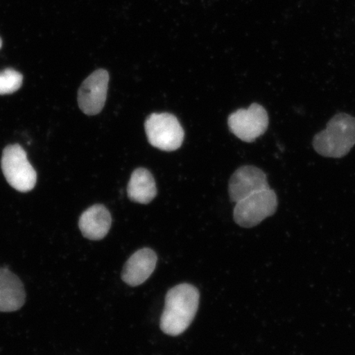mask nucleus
<instances>
[{
    "label": "nucleus",
    "instance_id": "obj_1",
    "mask_svg": "<svg viewBox=\"0 0 355 355\" xmlns=\"http://www.w3.org/2000/svg\"><path fill=\"white\" fill-rule=\"evenodd\" d=\"M199 292L189 284L168 291L159 327L166 335L176 336L188 329L198 312Z\"/></svg>",
    "mask_w": 355,
    "mask_h": 355
},
{
    "label": "nucleus",
    "instance_id": "obj_2",
    "mask_svg": "<svg viewBox=\"0 0 355 355\" xmlns=\"http://www.w3.org/2000/svg\"><path fill=\"white\" fill-rule=\"evenodd\" d=\"M313 145L322 157H345L355 145V118L345 113L337 114L326 130L314 137Z\"/></svg>",
    "mask_w": 355,
    "mask_h": 355
},
{
    "label": "nucleus",
    "instance_id": "obj_3",
    "mask_svg": "<svg viewBox=\"0 0 355 355\" xmlns=\"http://www.w3.org/2000/svg\"><path fill=\"white\" fill-rule=\"evenodd\" d=\"M1 167L4 177L13 189L21 193H28L35 188L37 172L20 145H10L4 148Z\"/></svg>",
    "mask_w": 355,
    "mask_h": 355
},
{
    "label": "nucleus",
    "instance_id": "obj_4",
    "mask_svg": "<svg viewBox=\"0 0 355 355\" xmlns=\"http://www.w3.org/2000/svg\"><path fill=\"white\" fill-rule=\"evenodd\" d=\"M145 130L149 144L165 152H173L183 144L184 131L174 114H150L145 122Z\"/></svg>",
    "mask_w": 355,
    "mask_h": 355
},
{
    "label": "nucleus",
    "instance_id": "obj_5",
    "mask_svg": "<svg viewBox=\"0 0 355 355\" xmlns=\"http://www.w3.org/2000/svg\"><path fill=\"white\" fill-rule=\"evenodd\" d=\"M277 205V196L273 190L260 191L236 202L234 211V221L241 227H254L272 216Z\"/></svg>",
    "mask_w": 355,
    "mask_h": 355
},
{
    "label": "nucleus",
    "instance_id": "obj_6",
    "mask_svg": "<svg viewBox=\"0 0 355 355\" xmlns=\"http://www.w3.org/2000/svg\"><path fill=\"white\" fill-rule=\"evenodd\" d=\"M228 125L230 132L246 143H252L263 135L269 125L268 112L259 104L235 111L230 115Z\"/></svg>",
    "mask_w": 355,
    "mask_h": 355
},
{
    "label": "nucleus",
    "instance_id": "obj_7",
    "mask_svg": "<svg viewBox=\"0 0 355 355\" xmlns=\"http://www.w3.org/2000/svg\"><path fill=\"white\" fill-rule=\"evenodd\" d=\"M110 76L105 69L96 70L85 79L78 90L79 108L84 114L96 115L104 108Z\"/></svg>",
    "mask_w": 355,
    "mask_h": 355
},
{
    "label": "nucleus",
    "instance_id": "obj_8",
    "mask_svg": "<svg viewBox=\"0 0 355 355\" xmlns=\"http://www.w3.org/2000/svg\"><path fill=\"white\" fill-rule=\"evenodd\" d=\"M270 189L265 173L259 168L245 166L239 168L230 178L229 194L234 202L250 195Z\"/></svg>",
    "mask_w": 355,
    "mask_h": 355
},
{
    "label": "nucleus",
    "instance_id": "obj_9",
    "mask_svg": "<svg viewBox=\"0 0 355 355\" xmlns=\"http://www.w3.org/2000/svg\"><path fill=\"white\" fill-rule=\"evenodd\" d=\"M157 263V256L150 248L137 251L123 266V281L133 287L141 285L153 273Z\"/></svg>",
    "mask_w": 355,
    "mask_h": 355
},
{
    "label": "nucleus",
    "instance_id": "obj_10",
    "mask_svg": "<svg viewBox=\"0 0 355 355\" xmlns=\"http://www.w3.org/2000/svg\"><path fill=\"white\" fill-rule=\"evenodd\" d=\"M112 217L107 208L96 204L83 213L78 221L80 230L84 237L90 241H101L110 232Z\"/></svg>",
    "mask_w": 355,
    "mask_h": 355
},
{
    "label": "nucleus",
    "instance_id": "obj_11",
    "mask_svg": "<svg viewBox=\"0 0 355 355\" xmlns=\"http://www.w3.org/2000/svg\"><path fill=\"white\" fill-rule=\"evenodd\" d=\"M25 301L26 292L21 279L8 268H0V312H15Z\"/></svg>",
    "mask_w": 355,
    "mask_h": 355
},
{
    "label": "nucleus",
    "instance_id": "obj_12",
    "mask_svg": "<svg viewBox=\"0 0 355 355\" xmlns=\"http://www.w3.org/2000/svg\"><path fill=\"white\" fill-rule=\"evenodd\" d=\"M128 197L133 202L148 204L157 196V185L152 175L145 168H136L127 188Z\"/></svg>",
    "mask_w": 355,
    "mask_h": 355
},
{
    "label": "nucleus",
    "instance_id": "obj_13",
    "mask_svg": "<svg viewBox=\"0 0 355 355\" xmlns=\"http://www.w3.org/2000/svg\"><path fill=\"white\" fill-rule=\"evenodd\" d=\"M24 77L12 69H6L0 72V95H8L17 92L21 87Z\"/></svg>",
    "mask_w": 355,
    "mask_h": 355
},
{
    "label": "nucleus",
    "instance_id": "obj_14",
    "mask_svg": "<svg viewBox=\"0 0 355 355\" xmlns=\"http://www.w3.org/2000/svg\"><path fill=\"white\" fill-rule=\"evenodd\" d=\"M2 47V39L0 38V49Z\"/></svg>",
    "mask_w": 355,
    "mask_h": 355
}]
</instances>
